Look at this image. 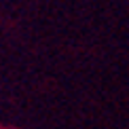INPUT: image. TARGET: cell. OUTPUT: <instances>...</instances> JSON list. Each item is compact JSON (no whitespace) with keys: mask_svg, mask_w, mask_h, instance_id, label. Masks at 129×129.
Wrapping results in <instances>:
<instances>
[]
</instances>
